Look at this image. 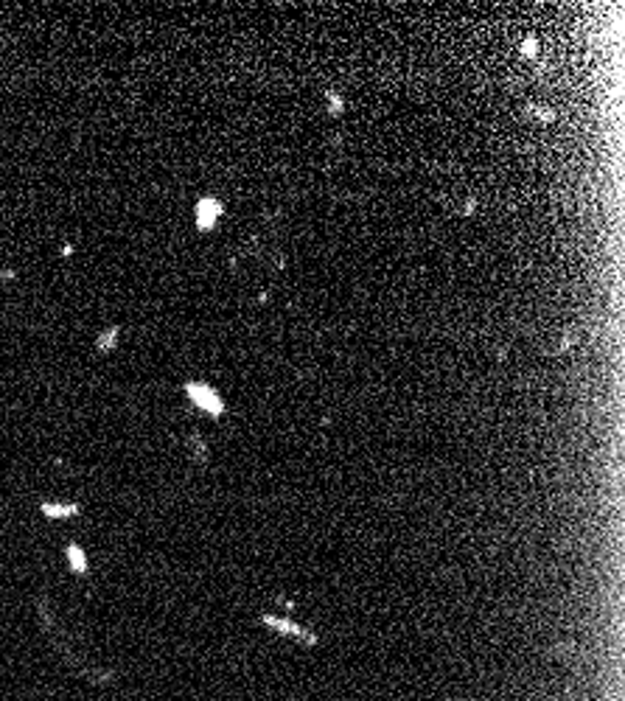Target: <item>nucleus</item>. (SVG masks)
Segmentation results:
<instances>
[{
  "instance_id": "obj_5",
  "label": "nucleus",
  "mask_w": 625,
  "mask_h": 701,
  "mask_svg": "<svg viewBox=\"0 0 625 701\" xmlns=\"http://www.w3.org/2000/svg\"><path fill=\"white\" fill-rule=\"evenodd\" d=\"M65 553H68V561L73 564V572L87 570V559H84V553L76 547V544H68V550H65Z\"/></svg>"
},
{
  "instance_id": "obj_7",
  "label": "nucleus",
  "mask_w": 625,
  "mask_h": 701,
  "mask_svg": "<svg viewBox=\"0 0 625 701\" xmlns=\"http://www.w3.org/2000/svg\"><path fill=\"white\" fill-rule=\"evenodd\" d=\"M331 110L334 113H342V98L339 95H331Z\"/></svg>"
},
{
  "instance_id": "obj_4",
  "label": "nucleus",
  "mask_w": 625,
  "mask_h": 701,
  "mask_svg": "<svg viewBox=\"0 0 625 701\" xmlns=\"http://www.w3.org/2000/svg\"><path fill=\"white\" fill-rule=\"evenodd\" d=\"M118 337H121V328L113 326V328H107V331L95 340V346H98V350H113L115 348V343H118Z\"/></svg>"
},
{
  "instance_id": "obj_2",
  "label": "nucleus",
  "mask_w": 625,
  "mask_h": 701,
  "mask_svg": "<svg viewBox=\"0 0 625 701\" xmlns=\"http://www.w3.org/2000/svg\"><path fill=\"white\" fill-rule=\"evenodd\" d=\"M224 214V205L213 197H205L197 202V227L200 230H213V224L219 222V217Z\"/></svg>"
},
{
  "instance_id": "obj_8",
  "label": "nucleus",
  "mask_w": 625,
  "mask_h": 701,
  "mask_svg": "<svg viewBox=\"0 0 625 701\" xmlns=\"http://www.w3.org/2000/svg\"><path fill=\"white\" fill-rule=\"evenodd\" d=\"M533 51H536V40H527L525 43V56H533Z\"/></svg>"
},
{
  "instance_id": "obj_6",
  "label": "nucleus",
  "mask_w": 625,
  "mask_h": 701,
  "mask_svg": "<svg viewBox=\"0 0 625 701\" xmlns=\"http://www.w3.org/2000/svg\"><path fill=\"white\" fill-rule=\"evenodd\" d=\"M42 514H48V516H71V514H76V505H42Z\"/></svg>"
},
{
  "instance_id": "obj_1",
  "label": "nucleus",
  "mask_w": 625,
  "mask_h": 701,
  "mask_svg": "<svg viewBox=\"0 0 625 701\" xmlns=\"http://www.w3.org/2000/svg\"><path fill=\"white\" fill-rule=\"evenodd\" d=\"M185 393H188V398H191L200 410H205V412L213 415V418H219V415L224 412V401L219 398V393H216L210 385H202V382H188V385H185Z\"/></svg>"
},
{
  "instance_id": "obj_3",
  "label": "nucleus",
  "mask_w": 625,
  "mask_h": 701,
  "mask_svg": "<svg viewBox=\"0 0 625 701\" xmlns=\"http://www.w3.org/2000/svg\"><path fill=\"white\" fill-rule=\"evenodd\" d=\"M264 623L267 625H272V628H278V631H286V634H303V637H309L297 623L292 620H278V617H272V614H264Z\"/></svg>"
}]
</instances>
